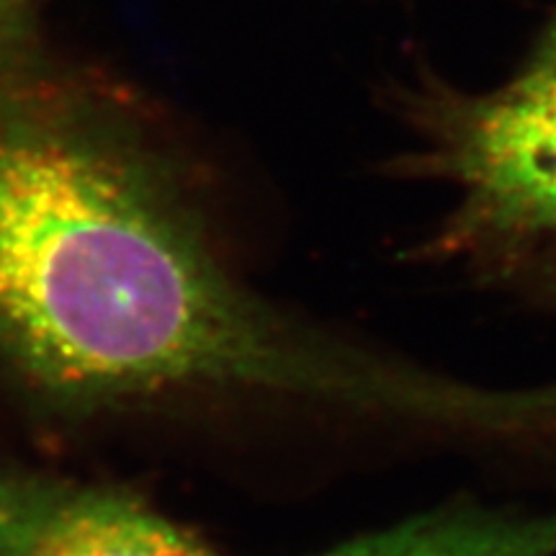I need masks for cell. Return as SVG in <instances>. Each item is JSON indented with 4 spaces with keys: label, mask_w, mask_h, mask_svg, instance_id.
Wrapping results in <instances>:
<instances>
[{
    "label": "cell",
    "mask_w": 556,
    "mask_h": 556,
    "mask_svg": "<svg viewBox=\"0 0 556 556\" xmlns=\"http://www.w3.org/2000/svg\"><path fill=\"white\" fill-rule=\"evenodd\" d=\"M0 5H24V0H0Z\"/></svg>",
    "instance_id": "8992f818"
},
{
    "label": "cell",
    "mask_w": 556,
    "mask_h": 556,
    "mask_svg": "<svg viewBox=\"0 0 556 556\" xmlns=\"http://www.w3.org/2000/svg\"><path fill=\"white\" fill-rule=\"evenodd\" d=\"M317 556H556V516L451 507L351 539Z\"/></svg>",
    "instance_id": "277c9868"
},
{
    "label": "cell",
    "mask_w": 556,
    "mask_h": 556,
    "mask_svg": "<svg viewBox=\"0 0 556 556\" xmlns=\"http://www.w3.org/2000/svg\"><path fill=\"white\" fill-rule=\"evenodd\" d=\"M435 168L462 201L433 248L462 255L513 248L556 229V65L454 103Z\"/></svg>",
    "instance_id": "7a4b0ae2"
},
{
    "label": "cell",
    "mask_w": 556,
    "mask_h": 556,
    "mask_svg": "<svg viewBox=\"0 0 556 556\" xmlns=\"http://www.w3.org/2000/svg\"><path fill=\"white\" fill-rule=\"evenodd\" d=\"M0 392L58 422L225 397L426 415L433 379L248 289L144 109L0 5Z\"/></svg>",
    "instance_id": "6da1fadb"
},
{
    "label": "cell",
    "mask_w": 556,
    "mask_h": 556,
    "mask_svg": "<svg viewBox=\"0 0 556 556\" xmlns=\"http://www.w3.org/2000/svg\"><path fill=\"white\" fill-rule=\"evenodd\" d=\"M0 556H227L119 484L0 462Z\"/></svg>",
    "instance_id": "3957f363"
},
{
    "label": "cell",
    "mask_w": 556,
    "mask_h": 556,
    "mask_svg": "<svg viewBox=\"0 0 556 556\" xmlns=\"http://www.w3.org/2000/svg\"><path fill=\"white\" fill-rule=\"evenodd\" d=\"M533 65H536V67H554L556 65V21L544 37V45H541V50L536 54V62H533Z\"/></svg>",
    "instance_id": "5b68a950"
}]
</instances>
